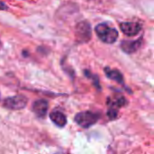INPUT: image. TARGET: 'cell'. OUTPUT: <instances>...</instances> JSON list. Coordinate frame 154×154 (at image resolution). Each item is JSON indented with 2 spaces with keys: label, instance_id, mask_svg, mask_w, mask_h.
<instances>
[{
  "label": "cell",
  "instance_id": "7",
  "mask_svg": "<svg viewBox=\"0 0 154 154\" xmlns=\"http://www.w3.org/2000/svg\"><path fill=\"white\" fill-rule=\"evenodd\" d=\"M143 42V38H140L135 41H123L121 42V49L128 54L134 53L139 50Z\"/></svg>",
  "mask_w": 154,
  "mask_h": 154
},
{
  "label": "cell",
  "instance_id": "11",
  "mask_svg": "<svg viewBox=\"0 0 154 154\" xmlns=\"http://www.w3.org/2000/svg\"><path fill=\"white\" fill-rule=\"evenodd\" d=\"M8 6L2 1H0V10H7Z\"/></svg>",
  "mask_w": 154,
  "mask_h": 154
},
{
  "label": "cell",
  "instance_id": "2",
  "mask_svg": "<svg viewBox=\"0 0 154 154\" xmlns=\"http://www.w3.org/2000/svg\"><path fill=\"white\" fill-rule=\"evenodd\" d=\"M127 104V100L124 96L121 95H116V96H111L107 98V106L109 107L107 116L109 119L114 120L118 116V110L125 106Z\"/></svg>",
  "mask_w": 154,
  "mask_h": 154
},
{
  "label": "cell",
  "instance_id": "10",
  "mask_svg": "<svg viewBox=\"0 0 154 154\" xmlns=\"http://www.w3.org/2000/svg\"><path fill=\"white\" fill-rule=\"evenodd\" d=\"M105 73L106 75V77L112 80H115L120 84L124 83V77L122 75V73L119 70L116 69H111L109 68H106L105 69Z\"/></svg>",
  "mask_w": 154,
  "mask_h": 154
},
{
  "label": "cell",
  "instance_id": "1",
  "mask_svg": "<svg viewBox=\"0 0 154 154\" xmlns=\"http://www.w3.org/2000/svg\"><path fill=\"white\" fill-rule=\"evenodd\" d=\"M96 33L97 37L105 43L112 44L116 42L118 39L119 33L118 31L115 28L110 27L105 23H101L97 24L95 28Z\"/></svg>",
  "mask_w": 154,
  "mask_h": 154
},
{
  "label": "cell",
  "instance_id": "8",
  "mask_svg": "<svg viewBox=\"0 0 154 154\" xmlns=\"http://www.w3.org/2000/svg\"><path fill=\"white\" fill-rule=\"evenodd\" d=\"M32 111L39 118H44L48 111V102L44 99L36 100L32 105Z\"/></svg>",
  "mask_w": 154,
  "mask_h": 154
},
{
  "label": "cell",
  "instance_id": "9",
  "mask_svg": "<svg viewBox=\"0 0 154 154\" xmlns=\"http://www.w3.org/2000/svg\"><path fill=\"white\" fill-rule=\"evenodd\" d=\"M50 118L59 127H64L67 124V117L60 111H52L50 114Z\"/></svg>",
  "mask_w": 154,
  "mask_h": 154
},
{
  "label": "cell",
  "instance_id": "3",
  "mask_svg": "<svg viewBox=\"0 0 154 154\" xmlns=\"http://www.w3.org/2000/svg\"><path fill=\"white\" fill-rule=\"evenodd\" d=\"M99 119V115L93 113L91 111H85L78 113L75 116V122L83 128H89L95 125Z\"/></svg>",
  "mask_w": 154,
  "mask_h": 154
},
{
  "label": "cell",
  "instance_id": "4",
  "mask_svg": "<svg viewBox=\"0 0 154 154\" xmlns=\"http://www.w3.org/2000/svg\"><path fill=\"white\" fill-rule=\"evenodd\" d=\"M27 102H28V99L26 97L23 95H17V96L5 98L3 101V106L5 108L11 109V110H21L26 106Z\"/></svg>",
  "mask_w": 154,
  "mask_h": 154
},
{
  "label": "cell",
  "instance_id": "6",
  "mask_svg": "<svg viewBox=\"0 0 154 154\" xmlns=\"http://www.w3.org/2000/svg\"><path fill=\"white\" fill-rule=\"evenodd\" d=\"M121 31L127 36H134L137 35L143 29V25L140 23L135 22H125L120 23Z\"/></svg>",
  "mask_w": 154,
  "mask_h": 154
},
{
  "label": "cell",
  "instance_id": "5",
  "mask_svg": "<svg viewBox=\"0 0 154 154\" xmlns=\"http://www.w3.org/2000/svg\"><path fill=\"white\" fill-rule=\"evenodd\" d=\"M76 37L81 42H86L91 38V27L88 22H80L76 27Z\"/></svg>",
  "mask_w": 154,
  "mask_h": 154
}]
</instances>
